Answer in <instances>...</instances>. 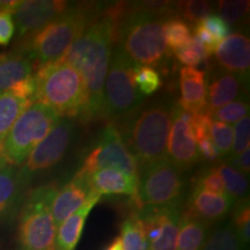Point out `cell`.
Instances as JSON below:
<instances>
[{
    "mask_svg": "<svg viewBox=\"0 0 250 250\" xmlns=\"http://www.w3.org/2000/svg\"><path fill=\"white\" fill-rule=\"evenodd\" d=\"M27 179L22 170L13 165L6 164L0 167V218L13 210L22 192Z\"/></svg>",
    "mask_w": 250,
    "mask_h": 250,
    "instance_id": "cell-23",
    "label": "cell"
},
{
    "mask_svg": "<svg viewBox=\"0 0 250 250\" xmlns=\"http://www.w3.org/2000/svg\"><path fill=\"white\" fill-rule=\"evenodd\" d=\"M57 191V187L48 184L37 188L27 198L18 229L21 250H54L57 226L51 214V202Z\"/></svg>",
    "mask_w": 250,
    "mask_h": 250,
    "instance_id": "cell-6",
    "label": "cell"
},
{
    "mask_svg": "<svg viewBox=\"0 0 250 250\" xmlns=\"http://www.w3.org/2000/svg\"><path fill=\"white\" fill-rule=\"evenodd\" d=\"M15 34V23L12 12L0 11V45L9 44Z\"/></svg>",
    "mask_w": 250,
    "mask_h": 250,
    "instance_id": "cell-40",
    "label": "cell"
},
{
    "mask_svg": "<svg viewBox=\"0 0 250 250\" xmlns=\"http://www.w3.org/2000/svg\"><path fill=\"white\" fill-rule=\"evenodd\" d=\"M165 40L167 48L175 52L192 40L189 24L179 18H171L165 22Z\"/></svg>",
    "mask_w": 250,
    "mask_h": 250,
    "instance_id": "cell-29",
    "label": "cell"
},
{
    "mask_svg": "<svg viewBox=\"0 0 250 250\" xmlns=\"http://www.w3.org/2000/svg\"><path fill=\"white\" fill-rule=\"evenodd\" d=\"M215 168L224 181L227 195L233 199L234 203L248 198L249 182L245 174L226 162H221Z\"/></svg>",
    "mask_w": 250,
    "mask_h": 250,
    "instance_id": "cell-26",
    "label": "cell"
},
{
    "mask_svg": "<svg viewBox=\"0 0 250 250\" xmlns=\"http://www.w3.org/2000/svg\"><path fill=\"white\" fill-rule=\"evenodd\" d=\"M186 181L183 171L168 158L139 168L136 202L139 208H180Z\"/></svg>",
    "mask_w": 250,
    "mask_h": 250,
    "instance_id": "cell-8",
    "label": "cell"
},
{
    "mask_svg": "<svg viewBox=\"0 0 250 250\" xmlns=\"http://www.w3.org/2000/svg\"><path fill=\"white\" fill-rule=\"evenodd\" d=\"M35 101L42 102L59 117L83 116L87 93L83 78L70 65L61 61L43 65L35 72Z\"/></svg>",
    "mask_w": 250,
    "mask_h": 250,
    "instance_id": "cell-4",
    "label": "cell"
},
{
    "mask_svg": "<svg viewBox=\"0 0 250 250\" xmlns=\"http://www.w3.org/2000/svg\"><path fill=\"white\" fill-rule=\"evenodd\" d=\"M101 199L95 191L90 193L89 198L79 210L72 213L57 227L54 250H74L83 234L85 223L92 210Z\"/></svg>",
    "mask_w": 250,
    "mask_h": 250,
    "instance_id": "cell-20",
    "label": "cell"
},
{
    "mask_svg": "<svg viewBox=\"0 0 250 250\" xmlns=\"http://www.w3.org/2000/svg\"><path fill=\"white\" fill-rule=\"evenodd\" d=\"M174 54L182 64L189 67L196 66L199 62H202L203 61L208 58V55L206 54L204 48L193 37L188 44L180 48L179 50H176Z\"/></svg>",
    "mask_w": 250,
    "mask_h": 250,
    "instance_id": "cell-36",
    "label": "cell"
},
{
    "mask_svg": "<svg viewBox=\"0 0 250 250\" xmlns=\"http://www.w3.org/2000/svg\"><path fill=\"white\" fill-rule=\"evenodd\" d=\"M68 7L59 0H24L13 11L15 29L19 37H30L51 23Z\"/></svg>",
    "mask_w": 250,
    "mask_h": 250,
    "instance_id": "cell-15",
    "label": "cell"
},
{
    "mask_svg": "<svg viewBox=\"0 0 250 250\" xmlns=\"http://www.w3.org/2000/svg\"><path fill=\"white\" fill-rule=\"evenodd\" d=\"M229 165L232 167L236 168L237 170H240L243 174L249 175L250 173V149H246L242 153H240L239 155L232 156L230 158Z\"/></svg>",
    "mask_w": 250,
    "mask_h": 250,
    "instance_id": "cell-43",
    "label": "cell"
},
{
    "mask_svg": "<svg viewBox=\"0 0 250 250\" xmlns=\"http://www.w3.org/2000/svg\"><path fill=\"white\" fill-rule=\"evenodd\" d=\"M210 136L219 154H220V158L230 154L233 145L232 125L212 120L210 125Z\"/></svg>",
    "mask_w": 250,
    "mask_h": 250,
    "instance_id": "cell-31",
    "label": "cell"
},
{
    "mask_svg": "<svg viewBox=\"0 0 250 250\" xmlns=\"http://www.w3.org/2000/svg\"><path fill=\"white\" fill-rule=\"evenodd\" d=\"M192 37L203 46V48H204L206 54L208 55V57L213 54L219 44L218 41L198 23L195 26V31H193Z\"/></svg>",
    "mask_w": 250,
    "mask_h": 250,
    "instance_id": "cell-42",
    "label": "cell"
},
{
    "mask_svg": "<svg viewBox=\"0 0 250 250\" xmlns=\"http://www.w3.org/2000/svg\"><path fill=\"white\" fill-rule=\"evenodd\" d=\"M94 17L92 5H68L51 23L28 37L22 54L35 62L37 68L61 61L72 43L93 22Z\"/></svg>",
    "mask_w": 250,
    "mask_h": 250,
    "instance_id": "cell-3",
    "label": "cell"
},
{
    "mask_svg": "<svg viewBox=\"0 0 250 250\" xmlns=\"http://www.w3.org/2000/svg\"><path fill=\"white\" fill-rule=\"evenodd\" d=\"M215 57L225 71L246 77L250 67V42L241 31H234L219 43Z\"/></svg>",
    "mask_w": 250,
    "mask_h": 250,
    "instance_id": "cell-17",
    "label": "cell"
},
{
    "mask_svg": "<svg viewBox=\"0 0 250 250\" xmlns=\"http://www.w3.org/2000/svg\"><path fill=\"white\" fill-rule=\"evenodd\" d=\"M196 144L197 149H198V154L201 158L211 162L217 161L220 158V154H219L217 147H215L213 142H212L210 133L197 137Z\"/></svg>",
    "mask_w": 250,
    "mask_h": 250,
    "instance_id": "cell-41",
    "label": "cell"
},
{
    "mask_svg": "<svg viewBox=\"0 0 250 250\" xmlns=\"http://www.w3.org/2000/svg\"><path fill=\"white\" fill-rule=\"evenodd\" d=\"M234 204L235 203L228 195H221L195 188L184 212L210 225L226 217Z\"/></svg>",
    "mask_w": 250,
    "mask_h": 250,
    "instance_id": "cell-18",
    "label": "cell"
},
{
    "mask_svg": "<svg viewBox=\"0 0 250 250\" xmlns=\"http://www.w3.org/2000/svg\"><path fill=\"white\" fill-rule=\"evenodd\" d=\"M250 2L248 0H227L218 2V15L227 23L236 24L249 13Z\"/></svg>",
    "mask_w": 250,
    "mask_h": 250,
    "instance_id": "cell-34",
    "label": "cell"
},
{
    "mask_svg": "<svg viewBox=\"0 0 250 250\" xmlns=\"http://www.w3.org/2000/svg\"><path fill=\"white\" fill-rule=\"evenodd\" d=\"M173 7L170 2H143L117 24V46L134 64L153 68L164 64L168 55L164 17Z\"/></svg>",
    "mask_w": 250,
    "mask_h": 250,
    "instance_id": "cell-2",
    "label": "cell"
},
{
    "mask_svg": "<svg viewBox=\"0 0 250 250\" xmlns=\"http://www.w3.org/2000/svg\"><path fill=\"white\" fill-rule=\"evenodd\" d=\"M134 83L137 89L143 96L152 95L156 90H159L162 86V80L159 72L153 67L136 65L134 68Z\"/></svg>",
    "mask_w": 250,
    "mask_h": 250,
    "instance_id": "cell-30",
    "label": "cell"
},
{
    "mask_svg": "<svg viewBox=\"0 0 250 250\" xmlns=\"http://www.w3.org/2000/svg\"><path fill=\"white\" fill-rule=\"evenodd\" d=\"M232 224L235 228L240 242L242 243L243 248H246L250 241V208L248 198L236 202Z\"/></svg>",
    "mask_w": 250,
    "mask_h": 250,
    "instance_id": "cell-33",
    "label": "cell"
},
{
    "mask_svg": "<svg viewBox=\"0 0 250 250\" xmlns=\"http://www.w3.org/2000/svg\"><path fill=\"white\" fill-rule=\"evenodd\" d=\"M232 223L219 226L206 237L202 250H243Z\"/></svg>",
    "mask_w": 250,
    "mask_h": 250,
    "instance_id": "cell-28",
    "label": "cell"
},
{
    "mask_svg": "<svg viewBox=\"0 0 250 250\" xmlns=\"http://www.w3.org/2000/svg\"><path fill=\"white\" fill-rule=\"evenodd\" d=\"M31 103L29 100L19 98L13 93L0 94V144H2L15 122Z\"/></svg>",
    "mask_w": 250,
    "mask_h": 250,
    "instance_id": "cell-25",
    "label": "cell"
},
{
    "mask_svg": "<svg viewBox=\"0 0 250 250\" xmlns=\"http://www.w3.org/2000/svg\"><path fill=\"white\" fill-rule=\"evenodd\" d=\"M73 137V125L68 118L61 117L57 124L50 130L45 138L31 151L24 161L22 173L28 180L30 175L46 170L57 165L67 148Z\"/></svg>",
    "mask_w": 250,
    "mask_h": 250,
    "instance_id": "cell-11",
    "label": "cell"
},
{
    "mask_svg": "<svg viewBox=\"0 0 250 250\" xmlns=\"http://www.w3.org/2000/svg\"><path fill=\"white\" fill-rule=\"evenodd\" d=\"M208 225L182 212L177 234L176 250H202L208 237Z\"/></svg>",
    "mask_w": 250,
    "mask_h": 250,
    "instance_id": "cell-24",
    "label": "cell"
},
{
    "mask_svg": "<svg viewBox=\"0 0 250 250\" xmlns=\"http://www.w3.org/2000/svg\"><path fill=\"white\" fill-rule=\"evenodd\" d=\"M59 118L56 111L44 103H31L2 142V154L7 164L15 167L23 165L31 151L45 138Z\"/></svg>",
    "mask_w": 250,
    "mask_h": 250,
    "instance_id": "cell-7",
    "label": "cell"
},
{
    "mask_svg": "<svg viewBox=\"0 0 250 250\" xmlns=\"http://www.w3.org/2000/svg\"><path fill=\"white\" fill-rule=\"evenodd\" d=\"M175 8L183 19L196 24L212 14V11H213L210 2L203 1V0H188V1L177 2Z\"/></svg>",
    "mask_w": 250,
    "mask_h": 250,
    "instance_id": "cell-32",
    "label": "cell"
},
{
    "mask_svg": "<svg viewBox=\"0 0 250 250\" xmlns=\"http://www.w3.org/2000/svg\"><path fill=\"white\" fill-rule=\"evenodd\" d=\"M198 24H201L208 33H210L219 43L229 35V24L218 14H210L208 17L203 19Z\"/></svg>",
    "mask_w": 250,
    "mask_h": 250,
    "instance_id": "cell-39",
    "label": "cell"
},
{
    "mask_svg": "<svg viewBox=\"0 0 250 250\" xmlns=\"http://www.w3.org/2000/svg\"><path fill=\"white\" fill-rule=\"evenodd\" d=\"M171 108L154 104L145 108L126 125L124 143L139 168L167 158Z\"/></svg>",
    "mask_w": 250,
    "mask_h": 250,
    "instance_id": "cell-5",
    "label": "cell"
},
{
    "mask_svg": "<svg viewBox=\"0 0 250 250\" xmlns=\"http://www.w3.org/2000/svg\"><path fill=\"white\" fill-rule=\"evenodd\" d=\"M134 62L120 46L112 49L104 87H103L102 117H120L133 111L144 96L134 83Z\"/></svg>",
    "mask_w": 250,
    "mask_h": 250,
    "instance_id": "cell-9",
    "label": "cell"
},
{
    "mask_svg": "<svg viewBox=\"0 0 250 250\" xmlns=\"http://www.w3.org/2000/svg\"><path fill=\"white\" fill-rule=\"evenodd\" d=\"M115 41L116 24L105 15L94 20L61 58L80 74L85 83L87 105L81 116L85 121L102 117L103 87Z\"/></svg>",
    "mask_w": 250,
    "mask_h": 250,
    "instance_id": "cell-1",
    "label": "cell"
},
{
    "mask_svg": "<svg viewBox=\"0 0 250 250\" xmlns=\"http://www.w3.org/2000/svg\"><path fill=\"white\" fill-rule=\"evenodd\" d=\"M210 114L212 120L230 125L232 123H237L240 120L248 116L249 104L248 102L243 101V100H237V101L228 103V104L217 109V110L211 111Z\"/></svg>",
    "mask_w": 250,
    "mask_h": 250,
    "instance_id": "cell-35",
    "label": "cell"
},
{
    "mask_svg": "<svg viewBox=\"0 0 250 250\" xmlns=\"http://www.w3.org/2000/svg\"><path fill=\"white\" fill-rule=\"evenodd\" d=\"M245 78L228 71H220L208 85V109L214 111L235 101L245 90Z\"/></svg>",
    "mask_w": 250,
    "mask_h": 250,
    "instance_id": "cell-21",
    "label": "cell"
},
{
    "mask_svg": "<svg viewBox=\"0 0 250 250\" xmlns=\"http://www.w3.org/2000/svg\"><path fill=\"white\" fill-rule=\"evenodd\" d=\"M7 92L31 102L35 101L34 65L22 52L0 55V94Z\"/></svg>",
    "mask_w": 250,
    "mask_h": 250,
    "instance_id": "cell-13",
    "label": "cell"
},
{
    "mask_svg": "<svg viewBox=\"0 0 250 250\" xmlns=\"http://www.w3.org/2000/svg\"><path fill=\"white\" fill-rule=\"evenodd\" d=\"M120 239L123 250H148L145 227L137 214L125 219L122 224Z\"/></svg>",
    "mask_w": 250,
    "mask_h": 250,
    "instance_id": "cell-27",
    "label": "cell"
},
{
    "mask_svg": "<svg viewBox=\"0 0 250 250\" xmlns=\"http://www.w3.org/2000/svg\"><path fill=\"white\" fill-rule=\"evenodd\" d=\"M193 114L176 104L171 108V125L167 143V158L180 167L188 169L201 160L191 122Z\"/></svg>",
    "mask_w": 250,
    "mask_h": 250,
    "instance_id": "cell-12",
    "label": "cell"
},
{
    "mask_svg": "<svg viewBox=\"0 0 250 250\" xmlns=\"http://www.w3.org/2000/svg\"><path fill=\"white\" fill-rule=\"evenodd\" d=\"M250 147V117L249 115L235 123L233 127V145L230 154L239 155Z\"/></svg>",
    "mask_w": 250,
    "mask_h": 250,
    "instance_id": "cell-37",
    "label": "cell"
},
{
    "mask_svg": "<svg viewBox=\"0 0 250 250\" xmlns=\"http://www.w3.org/2000/svg\"><path fill=\"white\" fill-rule=\"evenodd\" d=\"M104 168H114L139 179L138 162L126 147L123 137L114 124H108L102 130L98 144L86 156L77 175L89 177Z\"/></svg>",
    "mask_w": 250,
    "mask_h": 250,
    "instance_id": "cell-10",
    "label": "cell"
},
{
    "mask_svg": "<svg viewBox=\"0 0 250 250\" xmlns=\"http://www.w3.org/2000/svg\"><path fill=\"white\" fill-rule=\"evenodd\" d=\"M6 164H7V161L5 160L4 154H2V144H0V167H2Z\"/></svg>",
    "mask_w": 250,
    "mask_h": 250,
    "instance_id": "cell-45",
    "label": "cell"
},
{
    "mask_svg": "<svg viewBox=\"0 0 250 250\" xmlns=\"http://www.w3.org/2000/svg\"><path fill=\"white\" fill-rule=\"evenodd\" d=\"M197 189L206 190L215 193H221V195H227L226 189H225L224 181L221 179L220 174L218 173L217 168H211L204 173H202L196 181Z\"/></svg>",
    "mask_w": 250,
    "mask_h": 250,
    "instance_id": "cell-38",
    "label": "cell"
},
{
    "mask_svg": "<svg viewBox=\"0 0 250 250\" xmlns=\"http://www.w3.org/2000/svg\"><path fill=\"white\" fill-rule=\"evenodd\" d=\"M105 250H123V247H122V242L120 236H117L116 239H114L110 245H109Z\"/></svg>",
    "mask_w": 250,
    "mask_h": 250,
    "instance_id": "cell-44",
    "label": "cell"
},
{
    "mask_svg": "<svg viewBox=\"0 0 250 250\" xmlns=\"http://www.w3.org/2000/svg\"><path fill=\"white\" fill-rule=\"evenodd\" d=\"M93 192L88 177L77 175L66 186L56 192L51 202V214L56 226H59L83 206Z\"/></svg>",
    "mask_w": 250,
    "mask_h": 250,
    "instance_id": "cell-16",
    "label": "cell"
},
{
    "mask_svg": "<svg viewBox=\"0 0 250 250\" xmlns=\"http://www.w3.org/2000/svg\"><path fill=\"white\" fill-rule=\"evenodd\" d=\"M93 191L103 195H126L136 198L139 179L114 168H104L88 177Z\"/></svg>",
    "mask_w": 250,
    "mask_h": 250,
    "instance_id": "cell-22",
    "label": "cell"
},
{
    "mask_svg": "<svg viewBox=\"0 0 250 250\" xmlns=\"http://www.w3.org/2000/svg\"><path fill=\"white\" fill-rule=\"evenodd\" d=\"M181 214L180 208H145L139 218L145 227L148 250H176Z\"/></svg>",
    "mask_w": 250,
    "mask_h": 250,
    "instance_id": "cell-14",
    "label": "cell"
},
{
    "mask_svg": "<svg viewBox=\"0 0 250 250\" xmlns=\"http://www.w3.org/2000/svg\"><path fill=\"white\" fill-rule=\"evenodd\" d=\"M180 89L179 105L181 108L192 114H201L208 110V81L204 71L196 67H181Z\"/></svg>",
    "mask_w": 250,
    "mask_h": 250,
    "instance_id": "cell-19",
    "label": "cell"
}]
</instances>
